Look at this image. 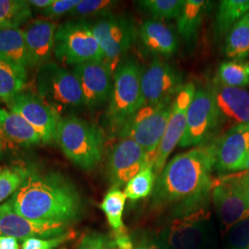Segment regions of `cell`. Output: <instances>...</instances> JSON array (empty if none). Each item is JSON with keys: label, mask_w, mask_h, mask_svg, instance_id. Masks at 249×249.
<instances>
[{"label": "cell", "mask_w": 249, "mask_h": 249, "mask_svg": "<svg viewBox=\"0 0 249 249\" xmlns=\"http://www.w3.org/2000/svg\"><path fill=\"white\" fill-rule=\"evenodd\" d=\"M215 166L214 140L176 155L157 177L152 205L173 208L176 218L205 211Z\"/></svg>", "instance_id": "6da1fadb"}, {"label": "cell", "mask_w": 249, "mask_h": 249, "mask_svg": "<svg viewBox=\"0 0 249 249\" xmlns=\"http://www.w3.org/2000/svg\"><path fill=\"white\" fill-rule=\"evenodd\" d=\"M8 201L20 216L39 223L70 226L80 220L83 212L79 190L58 172H29Z\"/></svg>", "instance_id": "7a4b0ae2"}, {"label": "cell", "mask_w": 249, "mask_h": 249, "mask_svg": "<svg viewBox=\"0 0 249 249\" xmlns=\"http://www.w3.org/2000/svg\"><path fill=\"white\" fill-rule=\"evenodd\" d=\"M54 141L65 156L81 170L96 168L103 158L104 132L98 125L79 116H62Z\"/></svg>", "instance_id": "3957f363"}, {"label": "cell", "mask_w": 249, "mask_h": 249, "mask_svg": "<svg viewBox=\"0 0 249 249\" xmlns=\"http://www.w3.org/2000/svg\"><path fill=\"white\" fill-rule=\"evenodd\" d=\"M142 70L133 59L119 64L114 72L113 89L105 121L109 130L118 134L124 124L143 107Z\"/></svg>", "instance_id": "277c9868"}, {"label": "cell", "mask_w": 249, "mask_h": 249, "mask_svg": "<svg viewBox=\"0 0 249 249\" xmlns=\"http://www.w3.org/2000/svg\"><path fill=\"white\" fill-rule=\"evenodd\" d=\"M37 94L60 116L85 107L83 92L76 74L56 63L48 62L38 69Z\"/></svg>", "instance_id": "5b68a950"}, {"label": "cell", "mask_w": 249, "mask_h": 249, "mask_svg": "<svg viewBox=\"0 0 249 249\" xmlns=\"http://www.w3.org/2000/svg\"><path fill=\"white\" fill-rule=\"evenodd\" d=\"M53 54L69 66L87 62H104V53L90 23L84 19L69 20L57 26Z\"/></svg>", "instance_id": "8992f818"}, {"label": "cell", "mask_w": 249, "mask_h": 249, "mask_svg": "<svg viewBox=\"0 0 249 249\" xmlns=\"http://www.w3.org/2000/svg\"><path fill=\"white\" fill-rule=\"evenodd\" d=\"M174 99L156 105L144 106L117 134L120 139H130L146 151L154 162L155 152L165 132Z\"/></svg>", "instance_id": "52a82bcc"}, {"label": "cell", "mask_w": 249, "mask_h": 249, "mask_svg": "<svg viewBox=\"0 0 249 249\" xmlns=\"http://www.w3.org/2000/svg\"><path fill=\"white\" fill-rule=\"evenodd\" d=\"M90 27L104 53V63L114 73L136 40L133 21L123 15L110 13L90 23Z\"/></svg>", "instance_id": "ba28073f"}, {"label": "cell", "mask_w": 249, "mask_h": 249, "mask_svg": "<svg viewBox=\"0 0 249 249\" xmlns=\"http://www.w3.org/2000/svg\"><path fill=\"white\" fill-rule=\"evenodd\" d=\"M222 122L212 91L209 88L196 89L187 111V126L179 146L195 148L211 142Z\"/></svg>", "instance_id": "9c48e42d"}, {"label": "cell", "mask_w": 249, "mask_h": 249, "mask_svg": "<svg viewBox=\"0 0 249 249\" xmlns=\"http://www.w3.org/2000/svg\"><path fill=\"white\" fill-rule=\"evenodd\" d=\"M196 92V86L188 82L182 86L174 99L169 120L160 145L155 152L153 170L158 177L170 154L181 142L187 126V111Z\"/></svg>", "instance_id": "30bf717a"}, {"label": "cell", "mask_w": 249, "mask_h": 249, "mask_svg": "<svg viewBox=\"0 0 249 249\" xmlns=\"http://www.w3.org/2000/svg\"><path fill=\"white\" fill-rule=\"evenodd\" d=\"M147 167L153 168V161L149 154L132 140L120 139L108 158L109 181L112 187L120 188Z\"/></svg>", "instance_id": "8fae6325"}, {"label": "cell", "mask_w": 249, "mask_h": 249, "mask_svg": "<svg viewBox=\"0 0 249 249\" xmlns=\"http://www.w3.org/2000/svg\"><path fill=\"white\" fill-rule=\"evenodd\" d=\"M183 85L182 74L175 66L154 58L142 77L143 107L175 99Z\"/></svg>", "instance_id": "7c38bea8"}, {"label": "cell", "mask_w": 249, "mask_h": 249, "mask_svg": "<svg viewBox=\"0 0 249 249\" xmlns=\"http://www.w3.org/2000/svg\"><path fill=\"white\" fill-rule=\"evenodd\" d=\"M10 111L22 116L39 133L42 142L54 141L59 120L62 116L36 93L22 91L7 103Z\"/></svg>", "instance_id": "4fadbf2b"}, {"label": "cell", "mask_w": 249, "mask_h": 249, "mask_svg": "<svg viewBox=\"0 0 249 249\" xmlns=\"http://www.w3.org/2000/svg\"><path fill=\"white\" fill-rule=\"evenodd\" d=\"M211 196L219 220L226 230L249 217V202L230 175L214 180Z\"/></svg>", "instance_id": "5bb4252c"}, {"label": "cell", "mask_w": 249, "mask_h": 249, "mask_svg": "<svg viewBox=\"0 0 249 249\" xmlns=\"http://www.w3.org/2000/svg\"><path fill=\"white\" fill-rule=\"evenodd\" d=\"M206 210L175 218L160 233L166 249H203L209 235Z\"/></svg>", "instance_id": "9a60e30c"}, {"label": "cell", "mask_w": 249, "mask_h": 249, "mask_svg": "<svg viewBox=\"0 0 249 249\" xmlns=\"http://www.w3.org/2000/svg\"><path fill=\"white\" fill-rule=\"evenodd\" d=\"M73 72L80 81L85 107L95 111L109 102L114 73L104 62H87L75 66Z\"/></svg>", "instance_id": "2e32d148"}, {"label": "cell", "mask_w": 249, "mask_h": 249, "mask_svg": "<svg viewBox=\"0 0 249 249\" xmlns=\"http://www.w3.org/2000/svg\"><path fill=\"white\" fill-rule=\"evenodd\" d=\"M68 225L39 223L17 213L9 201L0 205V235L17 240L29 238H53L68 233Z\"/></svg>", "instance_id": "e0dca14e"}, {"label": "cell", "mask_w": 249, "mask_h": 249, "mask_svg": "<svg viewBox=\"0 0 249 249\" xmlns=\"http://www.w3.org/2000/svg\"><path fill=\"white\" fill-rule=\"evenodd\" d=\"M216 166L222 173L241 172L249 152V124H233L214 140Z\"/></svg>", "instance_id": "ac0fdd59"}, {"label": "cell", "mask_w": 249, "mask_h": 249, "mask_svg": "<svg viewBox=\"0 0 249 249\" xmlns=\"http://www.w3.org/2000/svg\"><path fill=\"white\" fill-rule=\"evenodd\" d=\"M57 25L49 19H36L22 30L26 46L28 67H38L50 62L54 48Z\"/></svg>", "instance_id": "d6986e66"}, {"label": "cell", "mask_w": 249, "mask_h": 249, "mask_svg": "<svg viewBox=\"0 0 249 249\" xmlns=\"http://www.w3.org/2000/svg\"><path fill=\"white\" fill-rule=\"evenodd\" d=\"M213 95L223 121L234 124H249V91L223 84L217 77L209 87Z\"/></svg>", "instance_id": "ffe728a7"}, {"label": "cell", "mask_w": 249, "mask_h": 249, "mask_svg": "<svg viewBox=\"0 0 249 249\" xmlns=\"http://www.w3.org/2000/svg\"><path fill=\"white\" fill-rule=\"evenodd\" d=\"M0 141L9 148H30L42 142L34 126L17 113L0 108Z\"/></svg>", "instance_id": "44dd1931"}, {"label": "cell", "mask_w": 249, "mask_h": 249, "mask_svg": "<svg viewBox=\"0 0 249 249\" xmlns=\"http://www.w3.org/2000/svg\"><path fill=\"white\" fill-rule=\"evenodd\" d=\"M139 35L143 46L154 54L171 56L178 51V38L175 33L159 20L143 21Z\"/></svg>", "instance_id": "7402d4cb"}, {"label": "cell", "mask_w": 249, "mask_h": 249, "mask_svg": "<svg viewBox=\"0 0 249 249\" xmlns=\"http://www.w3.org/2000/svg\"><path fill=\"white\" fill-rule=\"evenodd\" d=\"M212 1L186 0L180 15L177 18L178 35L187 44L196 42L198 31L205 16L211 10Z\"/></svg>", "instance_id": "603a6c76"}, {"label": "cell", "mask_w": 249, "mask_h": 249, "mask_svg": "<svg viewBox=\"0 0 249 249\" xmlns=\"http://www.w3.org/2000/svg\"><path fill=\"white\" fill-rule=\"evenodd\" d=\"M0 59L26 69V46L20 28H0Z\"/></svg>", "instance_id": "cb8c5ba5"}, {"label": "cell", "mask_w": 249, "mask_h": 249, "mask_svg": "<svg viewBox=\"0 0 249 249\" xmlns=\"http://www.w3.org/2000/svg\"><path fill=\"white\" fill-rule=\"evenodd\" d=\"M249 12V0H223L215 19V36L226 37L241 18Z\"/></svg>", "instance_id": "d4e9b609"}, {"label": "cell", "mask_w": 249, "mask_h": 249, "mask_svg": "<svg viewBox=\"0 0 249 249\" xmlns=\"http://www.w3.org/2000/svg\"><path fill=\"white\" fill-rule=\"evenodd\" d=\"M26 69L0 59V100L7 103L22 92L26 84Z\"/></svg>", "instance_id": "484cf974"}, {"label": "cell", "mask_w": 249, "mask_h": 249, "mask_svg": "<svg viewBox=\"0 0 249 249\" xmlns=\"http://www.w3.org/2000/svg\"><path fill=\"white\" fill-rule=\"evenodd\" d=\"M224 53L231 60H245L249 56V12L232 27L226 36Z\"/></svg>", "instance_id": "4316f807"}, {"label": "cell", "mask_w": 249, "mask_h": 249, "mask_svg": "<svg viewBox=\"0 0 249 249\" xmlns=\"http://www.w3.org/2000/svg\"><path fill=\"white\" fill-rule=\"evenodd\" d=\"M32 17L28 1L0 0V28H19Z\"/></svg>", "instance_id": "83f0119b"}, {"label": "cell", "mask_w": 249, "mask_h": 249, "mask_svg": "<svg viewBox=\"0 0 249 249\" xmlns=\"http://www.w3.org/2000/svg\"><path fill=\"white\" fill-rule=\"evenodd\" d=\"M126 196L118 187H112L106 194L101 209L107 216V222L114 231L124 227L123 213Z\"/></svg>", "instance_id": "f1b7e54d"}, {"label": "cell", "mask_w": 249, "mask_h": 249, "mask_svg": "<svg viewBox=\"0 0 249 249\" xmlns=\"http://www.w3.org/2000/svg\"><path fill=\"white\" fill-rule=\"evenodd\" d=\"M217 78L223 84L242 88L249 86V62L245 60H229L223 62L218 70Z\"/></svg>", "instance_id": "f546056e"}, {"label": "cell", "mask_w": 249, "mask_h": 249, "mask_svg": "<svg viewBox=\"0 0 249 249\" xmlns=\"http://www.w3.org/2000/svg\"><path fill=\"white\" fill-rule=\"evenodd\" d=\"M186 0H142L138 6L155 20L178 18Z\"/></svg>", "instance_id": "4dcf8cb0"}, {"label": "cell", "mask_w": 249, "mask_h": 249, "mask_svg": "<svg viewBox=\"0 0 249 249\" xmlns=\"http://www.w3.org/2000/svg\"><path fill=\"white\" fill-rule=\"evenodd\" d=\"M156 177L152 167H147L140 172L124 187V193L126 198L137 201L151 195L154 189Z\"/></svg>", "instance_id": "1f68e13d"}, {"label": "cell", "mask_w": 249, "mask_h": 249, "mask_svg": "<svg viewBox=\"0 0 249 249\" xmlns=\"http://www.w3.org/2000/svg\"><path fill=\"white\" fill-rule=\"evenodd\" d=\"M117 3V1L111 0H80V3L70 14L80 19L94 16L101 18L112 13V9Z\"/></svg>", "instance_id": "d6a6232c"}, {"label": "cell", "mask_w": 249, "mask_h": 249, "mask_svg": "<svg viewBox=\"0 0 249 249\" xmlns=\"http://www.w3.org/2000/svg\"><path fill=\"white\" fill-rule=\"evenodd\" d=\"M29 171L12 167L0 172V203L12 196L24 182Z\"/></svg>", "instance_id": "836d02e7"}, {"label": "cell", "mask_w": 249, "mask_h": 249, "mask_svg": "<svg viewBox=\"0 0 249 249\" xmlns=\"http://www.w3.org/2000/svg\"><path fill=\"white\" fill-rule=\"evenodd\" d=\"M228 245L229 249H249V217L229 230Z\"/></svg>", "instance_id": "e575fe53"}, {"label": "cell", "mask_w": 249, "mask_h": 249, "mask_svg": "<svg viewBox=\"0 0 249 249\" xmlns=\"http://www.w3.org/2000/svg\"><path fill=\"white\" fill-rule=\"evenodd\" d=\"M69 234L53 238H29L23 241L21 249H54L69 239Z\"/></svg>", "instance_id": "d590c367"}, {"label": "cell", "mask_w": 249, "mask_h": 249, "mask_svg": "<svg viewBox=\"0 0 249 249\" xmlns=\"http://www.w3.org/2000/svg\"><path fill=\"white\" fill-rule=\"evenodd\" d=\"M79 3L80 0H53V4L42 13L48 18H58L71 13Z\"/></svg>", "instance_id": "8d00e7d4"}, {"label": "cell", "mask_w": 249, "mask_h": 249, "mask_svg": "<svg viewBox=\"0 0 249 249\" xmlns=\"http://www.w3.org/2000/svg\"><path fill=\"white\" fill-rule=\"evenodd\" d=\"M78 249H114L111 240L98 232L86 234L81 241Z\"/></svg>", "instance_id": "74e56055"}, {"label": "cell", "mask_w": 249, "mask_h": 249, "mask_svg": "<svg viewBox=\"0 0 249 249\" xmlns=\"http://www.w3.org/2000/svg\"><path fill=\"white\" fill-rule=\"evenodd\" d=\"M111 243L114 249H134L135 244L125 227L113 231Z\"/></svg>", "instance_id": "f35d334b"}, {"label": "cell", "mask_w": 249, "mask_h": 249, "mask_svg": "<svg viewBox=\"0 0 249 249\" xmlns=\"http://www.w3.org/2000/svg\"><path fill=\"white\" fill-rule=\"evenodd\" d=\"M231 176L240 187L249 202V171H241L236 174H231Z\"/></svg>", "instance_id": "ab89813d"}, {"label": "cell", "mask_w": 249, "mask_h": 249, "mask_svg": "<svg viewBox=\"0 0 249 249\" xmlns=\"http://www.w3.org/2000/svg\"><path fill=\"white\" fill-rule=\"evenodd\" d=\"M135 244V243H134ZM134 249H166L163 244L159 240L153 239L151 237L144 236L140 238L135 244Z\"/></svg>", "instance_id": "60d3db41"}, {"label": "cell", "mask_w": 249, "mask_h": 249, "mask_svg": "<svg viewBox=\"0 0 249 249\" xmlns=\"http://www.w3.org/2000/svg\"><path fill=\"white\" fill-rule=\"evenodd\" d=\"M18 240L9 237L0 235V249H18Z\"/></svg>", "instance_id": "b9f144b4"}, {"label": "cell", "mask_w": 249, "mask_h": 249, "mask_svg": "<svg viewBox=\"0 0 249 249\" xmlns=\"http://www.w3.org/2000/svg\"><path fill=\"white\" fill-rule=\"evenodd\" d=\"M53 0H30L28 1L31 7H35L40 10H45L53 4Z\"/></svg>", "instance_id": "7bdbcfd3"}, {"label": "cell", "mask_w": 249, "mask_h": 249, "mask_svg": "<svg viewBox=\"0 0 249 249\" xmlns=\"http://www.w3.org/2000/svg\"><path fill=\"white\" fill-rule=\"evenodd\" d=\"M241 171H249V152L248 156H247V159H246L243 166H242V170Z\"/></svg>", "instance_id": "ee69618b"}]
</instances>
